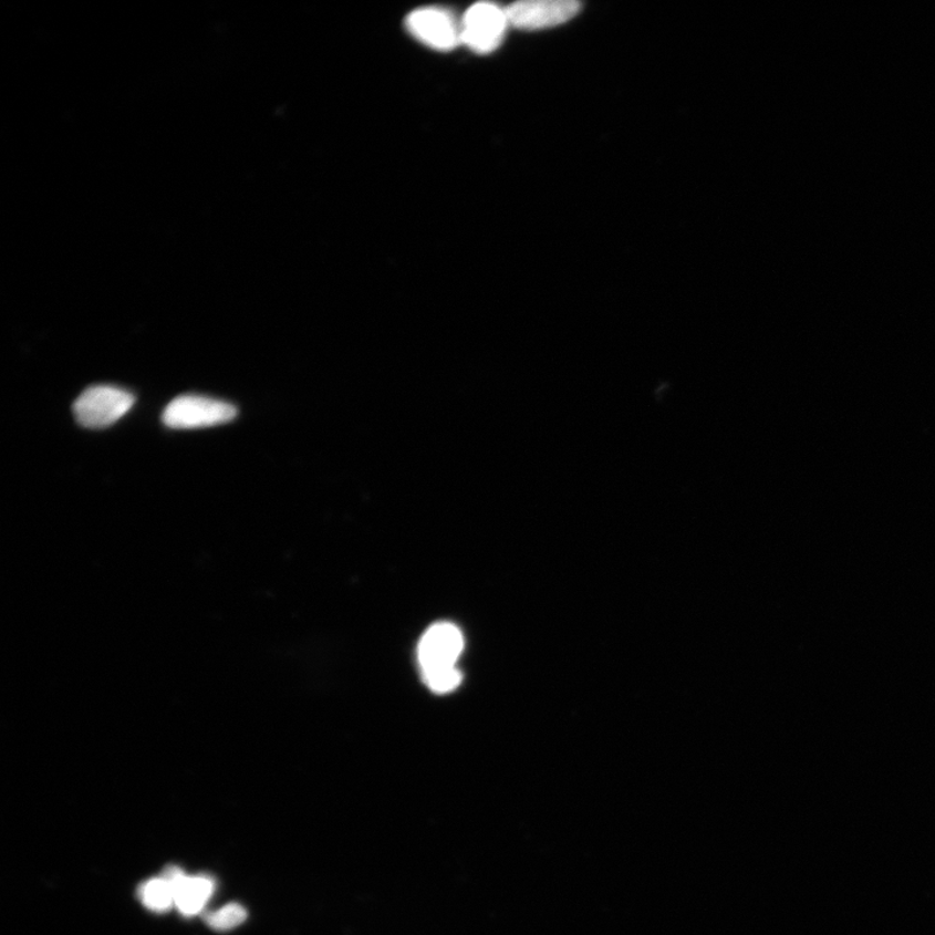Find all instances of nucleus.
Listing matches in <instances>:
<instances>
[{
  "instance_id": "1a4fd4ad",
  "label": "nucleus",
  "mask_w": 935,
  "mask_h": 935,
  "mask_svg": "<svg viewBox=\"0 0 935 935\" xmlns=\"http://www.w3.org/2000/svg\"><path fill=\"white\" fill-rule=\"evenodd\" d=\"M246 918L247 911L241 906V904L231 903L227 904L226 907L214 912V914H208L206 916V923L209 927H212L214 931L227 932L235 929V927L245 923Z\"/></svg>"
},
{
  "instance_id": "0eeeda50",
  "label": "nucleus",
  "mask_w": 935,
  "mask_h": 935,
  "mask_svg": "<svg viewBox=\"0 0 935 935\" xmlns=\"http://www.w3.org/2000/svg\"><path fill=\"white\" fill-rule=\"evenodd\" d=\"M162 877L168 882L174 892L175 906L184 916L198 915L215 892V882L211 879L186 876L184 871L175 865L166 868Z\"/></svg>"
},
{
  "instance_id": "6e6552de",
  "label": "nucleus",
  "mask_w": 935,
  "mask_h": 935,
  "mask_svg": "<svg viewBox=\"0 0 935 935\" xmlns=\"http://www.w3.org/2000/svg\"><path fill=\"white\" fill-rule=\"evenodd\" d=\"M138 896L142 904L156 914H164L175 906L174 892L163 877L145 882L138 890Z\"/></svg>"
},
{
  "instance_id": "f03ea898",
  "label": "nucleus",
  "mask_w": 935,
  "mask_h": 935,
  "mask_svg": "<svg viewBox=\"0 0 935 935\" xmlns=\"http://www.w3.org/2000/svg\"><path fill=\"white\" fill-rule=\"evenodd\" d=\"M134 395L124 388L100 385L89 387L73 404L76 420L85 428H107L133 407Z\"/></svg>"
},
{
  "instance_id": "7ed1b4c3",
  "label": "nucleus",
  "mask_w": 935,
  "mask_h": 935,
  "mask_svg": "<svg viewBox=\"0 0 935 935\" xmlns=\"http://www.w3.org/2000/svg\"><path fill=\"white\" fill-rule=\"evenodd\" d=\"M508 27L506 10L494 3H477L460 22L461 43L477 54H490L503 42Z\"/></svg>"
},
{
  "instance_id": "f257e3e1",
  "label": "nucleus",
  "mask_w": 935,
  "mask_h": 935,
  "mask_svg": "<svg viewBox=\"0 0 935 935\" xmlns=\"http://www.w3.org/2000/svg\"><path fill=\"white\" fill-rule=\"evenodd\" d=\"M233 404L199 395H183L172 401L163 413V423L172 429L207 428L233 422Z\"/></svg>"
},
{
  "instance_id": "20e7f679",
  "label": "nucleus",
  "mask_w": 935,
  "mask_h": 935,
  "mask_svg": "<svg viewBox=\"0 0 935 935\" xmlns=\"http://www.w3.org/2000/svg\"><path fill=\"white\" fill-rule=\"evenodd\" d=\"M581 3L574 0H526L506 9L510 27L522 30L555 28L574 19Z\"/></svg>"
},
{
  "instance_id": "423d86ee",
  "label": "nucleus",
  "mask_w": 935,
  "mask_h": 935,
  "mask_svg": "<svg viewBox=\"0 0 935 935\" xmlns=\"http://www.w3.org/2000/svg\"><path fill=\"white\" fill-rule=\"evenodd\" d=\"M464 648L458 626L439 623L429 627L418 645V663L423 672L456 667Z\"/></svg>"
},
{
  "instance_id": "39448f33",
  "label": "nucleus",
  "mask_w": 935,
  "mask_h": 935,
  "mask_svg": "<svg viewBox=\"0 0 935 935\" xmlns=\"http://www.w3.org/2000/svg\"><path fill=\"white\" fill-rule=\"evenodd\" d=\"M406 25L416 40L433 50L451 51L461 43L460 24L446 10H416L407 18Z\"/></svg>"
},
{
  "instance_id": "9d476101",
  "label": "nucleus",
  "mask_w": 935,
  "mask_h": 935,
  "mask_svg": "<svg viewBox=\"0 0 935 935\" xmlns=\"http://www.w3.org/2000/svg\"><path fill=\"white\" fill-rule=\"evenodd\" d=\"M423 677L426 686L437 694L450 693L459 686L461 681V673L458 668H440L428 672H423Z\"/></svg>"
}]
</instances>
